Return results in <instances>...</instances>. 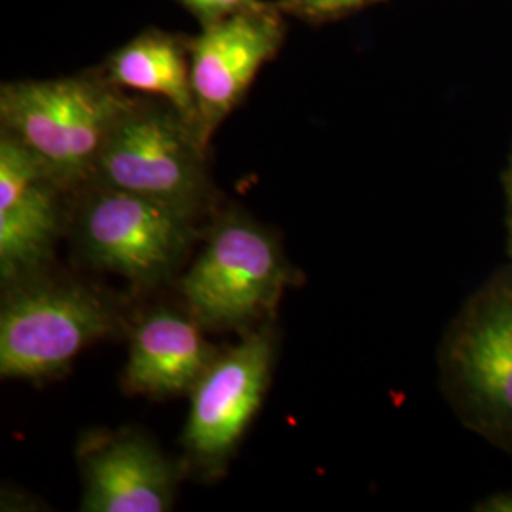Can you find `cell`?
<instances>
[{"label": "cell", "instance_id": "cell-1", "mask_svg": "<svg viewBox=\"0 0 512 512\" xmlns=\"http://www.w3.org/2000/svg\"><path fill=\"white\" fill-rule=\"evenodd\" d=\"M135 99L112 84L101 65L61 78L6 82L0 131L29 148L71 194L92 181L112 129Z\"/></svg>", "mask_w": 512, "mask_h": 512}, {"label": "cell", "instance_id": "cell-2", "mask_svg": "<svg viewBox=\"0 0 512 512\" xmlns=\"http://www.w3.org/2000/svg\"><path fill=\"white\" fill-rule=\"evenodd\" d=\"M90 183L131 192L196 217L211 194L207 147L169 103L137 95L112 129Z\"/></svg>", "mask_w": 512, "mask_h": 512}, {"label": "cell", "instance_id": "cell-3", "mask_svg": "<svg viewBox=\"0 0 512 512\" xmlns=\"http://www.w3.org/2000/svg\"><path fill=\"white\" fill-rule=\"evenodd\" d=\"M440 380L461 421L512 454V281L494 279L450 323Z\"/></svg>", "mask_w": 512, "mask_h": 512}, {"label": "cell", "instance_id": "cell-4", "mask_svg": "<svg viewBox=\"0 0 512 512\" xmlns=\"http://www.w3.org/2000/svg\"><path fill=\"white\" fill-rule=\"evenodd\" d=\"M293 281L274 234L232 211L211 228L202 255L181 281V294L203 329H251L266 323Z\"/></svg>", "mask_w": 512, "mask_h": 512}, {"label": "cell", "instance_id": "cell-5", "mask_svg": "<svg viewBox=\"0 0 512 512\" xmlns=\"http://www.w3.org/2000/svg\"><path fill=\"white\" fill-rule=\"evenodd\" d=\"M122 317L103 294L69 281H18L0 311V374L46 380L93 344L118 334Z\"/></svg>", "mask_w": 512, "mask_h": 512}, {"label": "cell", "instance_id": "cell-6", "mask_svg": "<svg viewBox=\"0 0 512 512\" xmlns=\"http://www.w3.org/2000/svg\"><path fill=\"white\" fill-rule=\"evenodd\" d=\"M76 239L86 260L133 283L171 274L194 241L190 215L143 196L88 183L78 190Z\"/></svg>", "mask_w": 512, "mask_h": 512}, {"label": "cell", "instance_id": "cell-7", "mask_svg": "<svg viewBox=\"0 0 512 512\" xmlns=\"http://www.w3.org/2000/svg\"><path fill=\"white\" fill-rule=\"evenodd\" d=\"M275 348L274 325L260 323L238 346L220 351L192 387L183 444L190 465L203 476L224 471L255 420L272 378Z\"/></svg>", "mask_w": 512, "mask_h": 512}, {"label": "cell", "instance_id": "cell-8", "mask_svg": "<svg viewBox=\"0 0 512 512\" xmlns=\"http://www.w3.org/2000/svg\"><path fill=\"white\" fill-rule=\"evenodd\" d=\"M190 37V73L196 129L203 145L238 109L260 69L275 59L287 38V16L266 0L262 6L200 25Z\"/></svg>", "mask_w": 512, "mask_h": 512}, {"label": "cell", "instance_id": "cell-9", "mask_svg": "<svg viewBox=\"0 0 512 512\" xmlns=\"http://www.w3.org/2000/svg\"><path fill=\"white\" fill-rule=\"evenodd\" d=\"M69 192L46 165L0 131V275L18 283L48 260Z\"/></svg>", "mask_w": 512, "mask_h": 512}, {"label": "cell", "instance_id": "cell-10", "mask_svg": "<svg viewBox=\"0 0 512 512\" xmlns=\"http://www.w3.org/2000/svg\"><path fill=\"white\" fill-rule=\"evenodd\" d=\"M84 512L173 509L179 471L137 431L88 433L78 446Z\"/></svg>", "mask_w": 512, "mask_h": 512}, {"label": "cell", "instance_id": "cell-11", "mask_svg": "<svg viewBox=\"0 0 512 512\" xmlns=\"http://www.w3.org/2000/svg\"><path fill=\"white\" fill-rule=\"evenodd\" d=\"M219 353L188 311H150L131 334L124 391L156 401L190 395Z\"/></svg>", "mask_w": 512, "mask_h": 512}, {"label": "cell", "instance_id": "cell-12", "mask_svg": "<svg viewBox=\"0 0 512 512\" xmlns=\"http://www.w3.org/2000/svg\"><path fill=\"white\" fill-rule=\"evenodd\" d=\"M101 69L118 88L169 103L196 129L188 35L148 27L112 50Z\"/></svg>", "mask_w": 512, "mask_h": 512}, {"label": "cell", "instance_id": "cell-13", "mask_svg": "<svg viewBox=\"0 0 512 512\" xmlns=\"http://www.w3.org/2000/svg\"><path fill=\"white\" fill-rule=\"evenodd\" d=\"M275 6L287 16L313 25L348 18L372 4L384 0H274Z\"/></svg>", "mask_w": 512, "mask_h": 512}, {"label": "cell", "instance_id": "cell-14", "mask_svg": "<svg viewBox=\"0 0 512 512\" xmlns=\"http://www.w3.org/2000/svg\"><path fill=\"white\" fill-rule=\"evenodd\" d=\"M177 2L198 19L200 25H207L226 16H232L236 12L258 8L266 0H177Z\"/></svg>", "mask_w": 512, "mask_h": 512}, {"label": "cell", "instance_id": "cell-15", "mask_svg": "<svg viewBox=\"0 0 512 512\" xmlns=\"http://www.w3.org/2000/svg\"><path fill=\"white\" fill-rule=\"evenodd\" d=\"M473 511L478 512H512V490L507 492H495V494L486 495L475 503Z\"/></svg>", "mask_w": 512, "mask_h": 512}, {"label": "cell", "instance_id": "cell-16", "mask_svg": "<svg viewBox=\"0 0 512 512\" xmlns=\"http://www.w3.org/2000/svg\"><path fill=\"white\" fill-rule=\"evenodd\" d=\"M507 196H509V217H511V238H512V147L511 154H509V165H507Z\"/></svg>", "mask_w": 512, "mask_h": 512}]
</instances>
